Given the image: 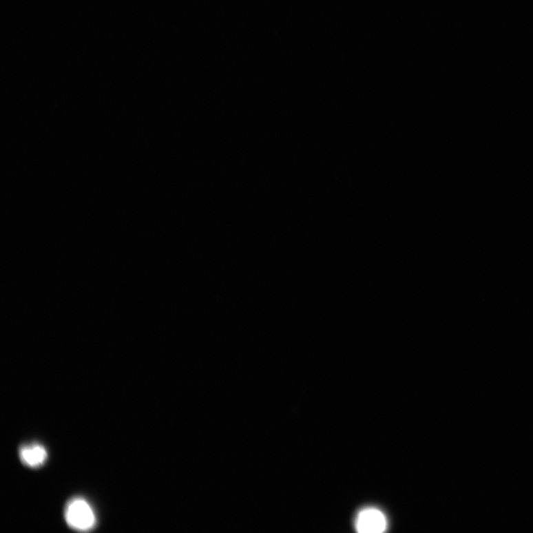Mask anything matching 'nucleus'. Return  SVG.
I'll return each instance as SVG.
<instances>
[{"mask_svg": "<svg viewBox=\"0 0 533 533\" xmlns=\"http://www.w3.org/2000/svg\"><path fill=\"white\" fill-rule=\"evenodd\" d=\"M67 525L80 532H87L94 528L96 516L92 506L84 499L77 497L69 501L65 510Z\"/></svg>", "mask_w": 533, "mask_h": 533, "instance_id": "nucleus-1", "label": "nucleus"}, {"mask_svg": "<svg viewBox=\"0 0 533 533\" xmlns=\"http://www.w3.org/2000/svg\"><path fill=\"white\" fill-rule=\"evenodd\" d=\"M355 527L361 533H381L386 530L388 521L379 510L367 508L359 513Z\"/></svg>", "mask_w": 533, "mask_h": 533, "instance_id": "nucleus-2", "label": "nucleus"}, {"mask_svg": "<svg viewBox=\"0 0 533 533\" xmlns=\"http://www.w3.org/2000/svg\"><path fill=\"white\" fill-rule=\"evenodd\" d=\"M19 456L23 465L31 468H41L48 459V452L41 443H31L19 448Z\"/></svg>", "mask_w": 533, "mask_h": 533, "instance_id": "nucleus-3", "label": "nucleus"}]
</instances>
